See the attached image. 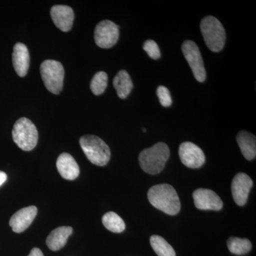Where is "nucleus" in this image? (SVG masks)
Listing matches in <instances>:
<instances>
[{
    "instance_id": "f257e3e1",
    "label": "nucleus",
    "mask_w": 256,
    "mask_h": 256,
    "mask_svg": "<svg viewBox=\"0 0 256 256\" xmlns=\"http://www.w3.org/2000/svg\"><path fill=\"white\" fill-rule=\"evenodd\" d=\"M150 203L156 208L168 215L178 214L181 208L176 190L168 184L154 185L148 193Z\"/></svg>"
},
{
    "instance_id": "f03ea898",
    "label": "nucleus",
    "mask_w": 256,
    "mask_h": 256,
    "mask_svg": "<svg viewBox=\"0 0 256 256\" xmlns=\"http://www.w3.org/2000/svg\"><path fill=\"white\" fill-rule=\"evenodd\" d=\"M169 146L164 142H158L141 152L139 156L140 166L148 174H159L169 160Z\"/></svg>"
},
{
    "instance_id": "7ed1b4c3",
    "label": "nucleus",
    "mask_w": 256,
    "mask_h": 256,
    "mask_svg": "<svg viewBox=\"0 0 256 256\" xmlns=\"http://www.w3.org/2000/svg\"><path fill=\"white\" fill-rule=\"evenodd\" d=\"M80 144L84 154L92 164L105 166L110 161V148L100 138L86 134L80 138Z\"/></svg>"
},
{
    "instance_id": "20e7f679",
    "label": "nucleus",
    "mask_w": 256,
    "mask_h": 256,
    "mask_svg": "<svg viewBox=\"0 0 256 256\" xmlns=\"http://www.w3.org/2000/svg\"><path fill=\"white\" fill-rule=\"evenodd\" d=\"M200 28L207 47L212 52H220L223 50L226 42V32L218 18L206 16L202 20Z\"/></svg>"
},
{
    "instance_id": "39448f33",
    "label": "nucleus",
    "mask_w": 256,
    "mask_h": 256,
    "mask_svg": "<svg viewBox=\"0 0 256 256\" xmlns=\"http://www.w3.org/2000/svg\"><path fill=\"white\" fill-rule=\"evenodd\" d=\"M12 138L20 149L24 151H31L38 142V131L30 120L22 118L15 122L12 130Z\"/></svg>"
},
{
    "instance_id": "423d86ee",
    "label": "nucleus",
    "mask_w": 256,
    "mask_h": 256,
    "mask_svg": "<svg viewBox=\"0 0 256 256\" xmlns=\"http://www.w3.org/2000/svg\"><path fill=\"white\" fill-rule=\"evenodd\" d=\"M42 80L47 90L58 95L64 86V68L60 62L55 60H46L40 67Z\"/></svg>"
},
{
    "instance_id": "0eeeda50",
    "label": "nucleus",
    "mask_w": 256,
    "mask_h": 256,
    "mask_svg": "<svg viewBox=\"0 0 256 256\" xmlns=\"http://www.w3.org/2000/svg\"><path fill=\"white\" fill-rule=\"evenodd\" d=\"M184 56L188 60V65L193 72L194 78L198 82H202L206 80V73L201 52L194 42L186 40L184 42L182 46Z\"/></svg>"
},
{
    "instance_id": "6e6552de",
    "label": "nucleus",
    "mask_w": 256,
    "mask_h": 256,
    "mask_svg": "<svg viewBox=\"0 0 256 256\" xmlns=\"http://www.w3.org/2000/svg\"><path fill=\"white\" fill-rule=\"evenodd\" d=\"M119 38V28L110 21L104 20L98 24L94 32L96 44L102 48H111L117 43Z\"/></svg>"
},
{
    "instance_id": "1a4fd4ad",
    "label": "nucleus",
    "mask_w": 256,
    "mask_h": 256,
    "mask_svg": "<svg viewBox=\"0 0 256 256\" xmlns=\"http://www.w3.org/2000/svg\"><path fill=\"white\" fill-rule=\"evenodd\" d=\"M178 156L183 164L191 169L201 168L206 161L203 150L191 142H184L180 144Z\"/></svg>"
},
{
    "instance_id": "9d476101",
    "label": "nucleus",
    "mask_w": 256,
    "mask_h": 256,
    "mask_svg": "<svg viewBox=\"0 0 256 256\" xmlns=\"http://www.w3.org/2000/svg\"><path fill=\"white\" fill-rule=\"evenodd\" d=\"M252 184V178L245 173H238L234 176L232 183V192L234 202L237 205L242 206L246 204Z\"/></svg>"
},
{
    "instance_id": "9b49d317",
    "label": "nucleus",
    "mask_w": 256,
    "mask_h": 256,
    "mask_svg": "<svg viewBox=\"0 0 256 256\" xmlns=\"http://www.w3.org/2000/svg\"><path fill=\"white\" fill-rule=\"evenodd\" d=\"M195 206L198 210H220L223 208V202L216 193L207 188H198L194 192Z\"/></svg>"
},
{
    "instance_id": "f8f14e48",
    "label": "nucleus",
    "mask_w": 256,
    "mask_h": 256,
    "mask_svg": "<svg viewBox=\"0 0 256 256\" xmlns=\"http://www.w3.org/2000/svg\"><path fill=\"white\" fill-rule=\"evenodd\" d=\"M36 214V206H30L21 208L11 217L10 226L15 233H22L31 225Z\"/></svg>"
},
{
    "instance_id": "ddd939ff",
    "label": "nucleus",
    "mask_w": 256,
    "mask_h": 256,
    "mask_svg": "<svg viewBox=\"0 0 256 256\" xmlns=\"http://www.w3.org/2000/svg\"><path fill=\"white\" fill-rule=\"evenodd\" d=\"M50 16L54 23L62 32L70 31L73 26L74 12L73 10L66 5H56L50 10Z\"/></svg>"
},
{
    "instance_id": "4468645a",
    "label": "nucleus",
    "mask_w": 256,
    "mask_h": 256,
    "mask_svg": "<svg viewBox=\"0 0 256 256\" xmlns=\"http://www.w3.org/2000/svg\"><path fill=\"white\" fill-rule=\"evenodd\" d=\"M12 63L18 76L24 77L30 68V57L28 47L22 43H16L12 54Z\"/></svg>"
},
{
    "instance_id": "2eb2a0df",
    "label": "nucleus",
    "mask_w": 256,
    "mask_h": 256,
    "mask_svg": "<svg viewBox=\"0 0 256 256\" xmlns=\"http://www.w3.org/2000/svg\"><path fill=\"white\" fill-rule=\"evenodd\" d=\"M56 168L58 172L64 178L74 180L78 178L80 169L73 156L68 153H62L56 161Z\"/></svg>"
},
{
    "instance_id": "dca6fc26",
    "label": "nucleus",
    "mask_w": 256,
    "mask_h": 256,
    "mask_svg": "<svg viewBox=\"0 0 256 256\" xmlns=\"http://www.w3.org/2000/svg\"><path fill=\"white\" fill-rule=\"evenodd\" d=\"M73 233V228L70 226H60L50 232L46 238V245L53 252L60 250L65 246L67 240Z\"/></svg>"
},
{
    "instance_id": "f3484780",
    "label": "nucleus",
    "mask_w": 256,
    "mask_h": 256,
    "mask_svg": "<svg viewBox=\"0 0 256 256\" xmlns=\"http://www.w3.org/2000/svg\"><path fill=\"white\" fill-rule=\"evenodd\" d=\"M236 140L244 158L248 160L255 159L256 156V136L247 131H240L237 136Z\"/></svg>"
},
{
    "instance_id": "a211bd4d",
    "label": "nucleus",
    "mask_w": 256,
    "mask_h": 256,
    "mask_svg": "<svg viewBox=\"0 0 256 256\" xmlns=\"http://www.w3.org/2000/svg\"><path fill=\"white\" fill-rule=\"evenodd\" d=\"M114 86L120 98H126L133 88L132 79L126 70H120L114 79Z\"/></svg>"
},
{
    "instance_id": "6ab92c4d",
    "label": "nucleus",
    "mask_w": 256,
    "mask_h": 256,
    "mask_svg": "<svg viewBox=\"0 0 256 256\" xmlns=\"http://www.w3.org/2000/svg\"><path fill=\"white\" fill-rule=\"evenodd\" d=\"M102 222L104 226L114 233H121L126 229V224L124 220L114 212H108L104 214Z\"/></svg>"
},
{
    "instance_id": "aec40b11",
    "label": "nucleus",
    "mask_w": 256,
    "mask_h": 256,
    "mask_svg": "<svg viewBox=\"0 0 256 256\" xmlns=\"http://www.w3.org/2000/svg\"><path fill=\"white\" fill-rule=\"evenodd\" d=\"M229 252L236 255L246 254L252 250V244L248 239L230 237L227 242Z\"/></svg>"
},
{
    "instance_id": "412c9836",
    "label": "nucleus",
    "mask_w": 256,
    "mask_h": 256,
    "mask_svg": "<svg viewBox=\"0 0 256 256\" xmlns=\"http://www.w3.org/2000/svg\"><path fill=\"white\" fill-rule=\"evenodd\" d=\"M150 245L158 256H176L174 248L160 236L150 237Z\"/></svg>"
},
{
    "instance_id": "4be33fe9",
    "label": "nucleus",
    "mask_w": 256,
    "mask_h": 256,
    "mask_svg": "<svg viewBox=\"0 0 256 256\" xmlns=\"http://www.w3.org/2000/svg\"><path fill=\"white\" fill-rule=\"evenodd\" d=\"M107 86L108 75L104 72L96 73L90 82V89L92 94L96 96H100L104 94Z\"/></svg>"
},
{
    "instance_id": "5701e85b",
    "label": "nucleus",
    "mask_w": 256,
    "mask_h": 256,
    "mask_svg": "<svg viewBox=\"0 0 256 256\" xmlns=\"http://www.w3.org/2000/svg\"><path fill=\"white\" fill-rule=\"evenodd\" d=\"M143 50H146L148 56L152 60H158L161 56L159 46L153 40H146L143 45Z\"/></svg>"
},
{
    "instance_id": "b1692460",
    "label": "nucleus",
    "mask_w": 256,
    "mask_h": 256,
    "mask_svg": "<svg viewBox=\"0 0 256 256\" xmlns=\"http://www.w3.org/2000/svg\"><path fill=\"white\" fill-rule=\"evenodd\" d=\"M156 95L159 98L160 104L163 107L166 108L171 106L172 100L171 95H170V92L168 88L163 86H160L156 90Z\"/></svg>"
},
{
    "instance_id": "393cba45",
    "label": "nucleus",
    "mask_w": 256,
    "mask_h": 256,
    "mask_svg": "<svg viewBox=\"0 0 256 256\" xmlns=\"http://www.w3.org/2000/svg\"><path fill=\"white\" fill-rule=\"evenodd\" d=\"M28 256H44V254L38 248H34Z\"/></svg>"
},
{
    "instance_id": "a878e982",
    "label": "nucleus",
    "mask_w": 256,
    "mask_h": 256,
    "mask_svg": "<svg viewBox=\"0 0 256 256\" xmlns=\"http://www.w3.org/2000/svg\"><path fill=\"white\" fill-rule=\"evenodd\" d=\"M6 178H8V176H6V173L0 171V186L6 182Z\"/></svg>"
},
{
    "instance_id": "bb28decb",
    "label": "nucleus",
    "mask_w": 256,
    "mask_h": 256,
    "mask_svg": "<svg viewBox=\"0 0 256 256\" xmlns=\"http://www.w3.org/2000/svg\"><path fill=\"white\" fill-rule=\"evenodd\" d=\"M143 132H146V129H144V128H143L142 129Z\"/></svg>"
}]
</instances>
